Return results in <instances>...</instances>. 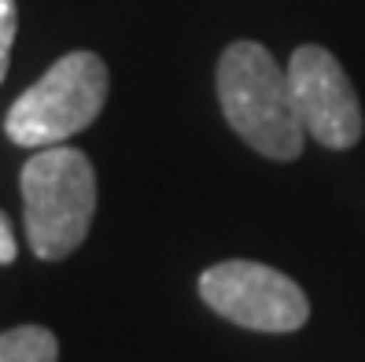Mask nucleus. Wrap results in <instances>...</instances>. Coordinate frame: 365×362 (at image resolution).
Wrapping results in <instances>:
<instances>
[{"instance_id": "1", "label": "nucleus", "mask_w": 365, "mask_h": 362, "mask_svg": "<svg viewBox=\"0 0 365 362\" xmlns=\"http://www.w3.org/2000/svg\"><path fill=\"white\" fill-rule=\"evenodd\" d=\"M218 100L225 122L255 152L292 163L303 152V119L295 111L288 67L259 41H232L218 59Z\"/></svg>"}, {"instance_id": "2", "label": "nucleus", "mask_w": 365, "mask_h": 362, "mask_svg": "<svg viewBox=\"0 0 365 362\" xmlns=\"http://www.w3.org/2000/svg\"><path fill=\"white\" fill-rule=\"evenodd\" d=\"M23 222L37 259H67L89 237L96 215V170L89 156L67 144L37 148L23 174Z\"/></svg>"}, {"instance_id": "3", "label": "nucleus", "mask_w": 365, "mask_h": 362, "mask_svg": "<svg viewBox=\"0 0 365 362\" xmlns=\"http://www.w3.org/2000/svg\"><path fill=\"white\" fill-rule=\"evenodd\" d=\"M107 63L96 52H67L8 108V141L19 148H52L89 130L107 104Z\"/></svg>"}, {"instance_id": "4", "label": "nucleus", "mask_w": 365, "mask_h": 362, "mask_svg": "<svg viewBox=\"0 0 365 362\" xmlns=\"http://www.w3.org/2000/svg\"><path fill=\"white\" fill-rule=\"evenodd\" d=\"M200 296L225 322L255 333H295L310 318L307 292L266 263L229 259L210 266L200 278Z\"/></svg>"}, {"instance_id": "5", "label": "nucleus", "mask_w": 365, "mask_h": 362, "mask_svg": "<svg viewBox=\"0 0 365 362\" xmlns=\"http://www.w3.org/2000/svg\"><path fill=\"white\" fill-rule=\"evenodd\" d=\"M288 85L295 96V111L303 119V130L332 148L347 152L361 141V104L358 93L339 67V59L321 45H299L288 59Z\"/></svg>"}, {"instance_id": "6", "label": "nucleus", "mask_w": 365, "mask_h": 362, "mask_svg": "<svg viewBox=\"0 0 365 362\" xmlns=\"http://www.w3.org/2000/svg\"><path fill=\"white\" fill-rule=\"evenodd\" d=\"M0 362H59V340L45 326H15L0 333Z\"/></svg>"}, {"instance_id": "7", "label": "nucleus", "mask_w": 365, "mask_h": 362, "mask_svg": "<svg viewBox=\"0 0 365 362\" xmlns=\"http://www.w3.org/2000/svg\"><path fill=\"white\" fill-rule=\"evenodd\" d=\"M15 30H19V8H15V0H0V81H4V74H8Z\"/></svg>"}, {"instance_id": "8", "label": "nucleus", "mask_w": 365, "mask_h": 362, "mask_svg": "<svg viewBox=\"0 0 365 362\" xmlns=\"http://www.w3.org/2000/svg\"><path fill=\"white\" fill-rule=\"evenodd\" d=\"M15 255H19V244H15L11 222H8V215H4V211H0V266L15 263Z\"/></svg>"}]
</instances>
